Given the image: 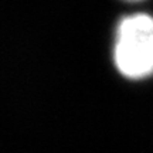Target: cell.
Returning <instances> with one entry per match:
<instances>
[{"label":"cell","instance_id":"1","mask_svg":"<svg viewBox=\"0 0 153 153\" xmlns=\"http://www.w3.org/2000/svg\"><path fill=\"white\" fill-rule=\"evenodd\" d=\"M114 62L128 79H145L153 75V16L133 13L118 22Z\"/></svg>","mask_w":153,"mask_h":153},{"label":"cell","instance_id":"2","mask_svg":"<svg viewBox=\"0 0 153 153\" xmlns=\"http://www.w3.org/2000/svg\"><path fill=\"white\" fill-rule=\"evenodd\" d=\"M129 1H139V0H129Z\"/></svg>","mask_w":153,"mask_h":153}]
</instances>
